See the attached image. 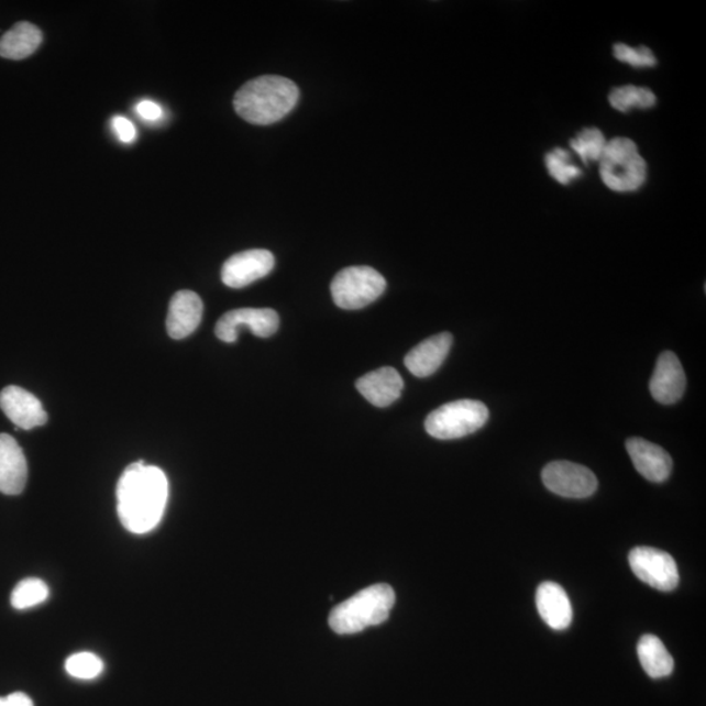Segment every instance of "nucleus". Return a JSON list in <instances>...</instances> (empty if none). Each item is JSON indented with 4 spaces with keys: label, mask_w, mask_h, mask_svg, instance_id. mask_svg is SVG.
I'll return each mask as SVG.
<instances>
[{
    "label": "nucleus",
    "mask_w": 706,
    "mask_h": 706,
    "mask_svg": "<svg viewBox=\"0 0 706 706\" xmlns=\"http://www.w3.org/2000/svg\"><path fill=\"white\" fill-rule=\"evenodd\" d=\"M606 137L597 128H588L571 141V148L584 164L599 162L606 148Z\"/></svg>",
    "instance_id": "nucleus-22"
},
{
    "label": "nucleus",
    "mask_w": 706,
    "mask_h": 706,
    "mask_svg": "<svg viewBox=\"0 0 706 706\" xmlns=\"http://www.w3.org/2000/svg\"><path fill=\"white\" fill-rule=\"evenodd\" d=\"M356 387L372 405L387 407L399 399L405 383L396 369L385 366L358 378Z\"/></svg>",
    "instance_id": "nucleus-17"
},
{
    "label": "nucleus",
    "mask_w": 706,
    "mask_h": 706,
    "mask_svg": "<svg viewBox=\"0 0 706 706\" xmlns=\"http://www.w3.org/2000/svg\"><path fill=\"white\" fill-rule=\"evenodd\" d=\"M65 668L67 674L76 680L91 681L102 674L103 662L99 655L81 652L68 657Z\"/></svg>",
    "instance_id": "nucleus-25"
},
{
    "label": "nucleus",
    "mask_w": 706,
    "mask_h": 706,
    "mask_svg": "<svg viewBox=\"0 0 706 706\" xmlns=\"http://www.w3.org/2000/svg\"><path fill=\"white\" fill-rule=\"evenodd\" d=\"M169 484L162 468L133 463L123 471L117 484V511L123 528L133 534H145L161 523Z\"/></svg>",
    "instance_id": "nucleus-1"
},
{
    "label": "nucleus",
    "mask_w": 706,
    "mask_h": 706,
    "mask_svg": "<svg viewBox=\"0 0 706 706\" xmlns=\"http://www.w3.org/2000/svg\"><path fill=\"white\" fill-rule=\"evenodd\" d=\"M0 408L18 428L30 429L44 426L47 413L40 399L19 386H9L0 393Z\"/></svg>",
    "instance_id": "nucleus-11"
},
{
    "label": "nucleus",
    "mask_w": 706,
    "mask_h": 706,
    "mask_svg": "<svg viewBox=\"0 0 706 706\" xmlns=\"http://www.w3.org/2000/svg\"><path fill=\"white\" fill-rule=\"evenodd\" d=\"M241 327H247L255 337L269 338L279 329V316L274 309L242 308L228 311L217 323L214 334L225 343L238 341Z\"/></svg>",
    "instance_id": "nucleus-9"
},
{
    "label": "nucleus",
    "mask_w": 706,
    "mask_h": 706,
    "mask_svg": "<svg viewBox=\"0 0 706 706\" xmlns=\"http://www.w3.org/2000/svg\"><path fill=\"white\" fill-rule=\"evenodd\" d=\"M27 465L23 449L10 434H0V493L16 496L23 493Z\"/></svg>",
    "instance_id": "nucleus-15"
},
{
    "label": "nucleus",
    "mask_w": 706,
    "mask_h": 706,
    "mask_svg": "<svg viewBox=\"0 0 706 706\" xmlns=\"http://www.w3.org/2000/svg\"><path fill=\"white\" fill-rule=\"evenodd\" d=\"M136 113L140 114L145 121H158L163 117V109L158 103L150 100H144L137 103Z\"/></svg>",
    "instance_id": "nucleus-28"
},
{
    "label": "nucleus",
    "mask_w": 706,
    "mask_h": 706,
    "mask_svg": "<svg viewBox=\"0 0 706 706\" xmlns=\"http://www.w3.org/2000/svg\"><path fill=\"white\" fill-rule=\"evenodd\" d=\"M536 600L538 613L547 626L555 631H563L571 626L573 608L562 586L555 583L539 585Z\"/></svg>",
    "instance_id": "nucleus-18"
},
{
    "label": "nucleus",
    "mask_w": 706,
    "mask_h": 706,
    "mask_svg": "<svg viewBox=\"0 0 706 706\" xmlns=\"http://www.w3.org/2000/svg\"><path fill=\"white\" fill-rule=\"evenodd\" d=\"M629 565L637 578L660 592H673L680 585V571L673 556L652 547H636Z\"/></svg>",
    "instance_id": "nucleus-7"
},
{
    "label": "nucleus",
    "mask_w": 706,
    "mask_h": 706,
    "mask_svg": "<svg viewBox=\"0 0 706 706\" xmlns=\"http://www.w3.org/2000/svg\"><path fill=\"white\" fill-rule=\"evenodd\" d=\"M394 604L396 593L389 585L366 587L331 611L330 627L339 635L362 632L365 628L383 625L389 619Z\"/></svg>",
    "instance_id": "nucleus-3"
},
{
    "label": "nucleus",
    "mask_w": 706,
    "mask_h": 706,
    "mask_svg": "<svg viewBox=\"0 0 706 706\" xmlns=\"http://www.w3.org/2000/svg\"><path fill=\"white\" fill-rule=\"evenodd\" d=\"M386 280L369 266L343 268L331 282L332 300L339 308L357 310L371 306L385 293Z\"/></svg>",
    "instance_id": "nucleus-6"
},
{
    "label": "nucleus",
    "mask_w": 706,
    "mask_h": 706,
    "mask_svg": "<svg viewBox=\"0 0 706 706\" xmlns=\"http://www.w3.org/2000/svg\"><path fill=\"white\" fill-rule=\"evenodd\" d=\"M0 706H34V704L24 692H13L9 696L0 697Z\"/></svg>",
    "instance_id": "nucleus-29"
},
{
    "label": "nucleus",
    "mask_w": 706,
    "mask_h": 706,
    "mask_svg": "<svg viewBox=\"0 0 706 706\" xmlns=\"http://www.w3.org/2000/svg\"><path fill=\"white\" fill-rule=\"evenodd\" d=\"M299 87L283 76H260L242 86L234 96L235 113L249 123L267 126L293 112L299 101Z\"/></svg>",
    "instance_id": "nucleus-2"
},
{
    "label": "nucleus",
    "mask_w": 706,
    "mask_h": 706,
    "mask_svg": "<svg viewBox=\"0 0 706 706\" xmlns=\"http://www.w3.org/2000/svg\"><path fill=\"white\" fill-rule=\"evenodd\" d=\"M489 411L479 400L450 401L428 415L426 431L439 440H455L479 431L487 423Z\"/></svg>",
    "instance_id": "nucleus-5"
},
{
    "label": "nucleus",
    "mask_w": 706,
    "mask_h": 706,
    "mask_svg": "<svg viewBox=\"0 0 706 706\" xmlns=\"http://www.w3.org/2000/svg\"><path fill=\"white\" fill-rule=\"evenodd\" d=\"M43 32L36 25L27 22L18 23L0 38V57L11 60L31 57L43 44Z\"/></svg>",
    "instance_id": "nucleus-19"
},
{
    "label": "nucleus",
    "mask_w": 706,
    "mask_h": 706,
    "mask_svg": "<svg viewBox=\"0 0 706 706\" xmlns=\"http://www.w3.org/2000/svg\"><path fill=\"white\" fill-rule=\"evenodd\" d=\"M685 373L674 352H663L650 379V393L662 405H674L685 391Z\"/></svg>",
    "instance_id": "nucleus-12"
},
{
    "label": "nucleus",
    "mask_w": 706,
    "mask_h": 706,
    "mask_svg": "<svg viewBox=\"0 0 706 706\" xmlns=\"http://www.w3.org/2000/svg\"><path fill=\"white\" fill-rule=\"evenodd\" d=\"M275 258L265 249L241 252L232 255L221 268V280L230 288H244L254 282L265 278L273 272Z\"/></svg>",
    "instance_id": "nucleus-10"
},
{
    "label": "nucleus",
    "mask_w": 706,
    "mask_h": 706,
    "mask_svg": "<svg viewBox=\"0 0 706 706\" xmlns=\"http://www.w3.org/2000/svg\"><path fill=\"white\" fill-rule=\"evenodd\" d=\"M202 317V299L192 290H179L172 297L168 317H166V330L170 338L179 341L198 329Z\"/></svg>",
    "instance_id": "nucleus-13"
},
{
    "label": "nucleus",
    "mask_w": 706,
    "mask_h": 706,
    "mask_svg": "<svg viewBox=\"0 0 706 706\" xmlns=\"http://www.w3.org/2000/svg\"><path fill=\"white\" fill-rule=\"evenodd\" d=\"M545 168L550 176L562 185H570L573 179L583 175V170L572 164L570 152L563 148L552 150L545 155Z\"/></svg>",
    "instance_id": "nucleus-24"
},
{
    "label": "nucleus",
    "mask_w": 706,
    "mask_h": 706,
    "mask_svg": "<svg viewBox=\"0 0 706 706\" xmlns=\"http://www.w3.org/2000/svg\"><path fill=\"white\" fill-rule=\"evenodd\" d=\"M614 57L635 68L657 65L655 55L647 46L632 47L626 44H615Z\"/></svg>",
    "instance_id": "nucleus-26"
},
{
    "label": "nucleus",
    "mask_w": 706,
    "mask_h": 706,
    "mask_svg": "<svg viewBox=\"0 0 706 706\" xmlns=\"http://www.w3.org/2000/svg\"><path fill=\"white\" fill-rule=\"evenodd\" d=\"M48 598V587L43 580L25 578L19 583L11 594V605L16 610H26L44 604Z\"/></svg>",
    "instance_id": "nucleus-23"
},
{
    "label": "nucleus",
    "mask_w": 706,
    "mask_h": 706,
    "mask_svg": "<svg viewBox=\"0 0 706 706\" xmlns=\"http://www.w3.org/2000/svg\"><path fill=\"white\" fill-rule=\"evenodd\" d=\"M602 181L616 192H632L647 181L648 165L639 148L628 137H614L607 142L599 161Z\"/></svg>",
    "instance_id": "nucleus-4"
},
{
    "label": "nucleus",
    "mask_w": 706,
    "mask_h": 706,
    "mask_svg": "<svg viewBox=\"0 0 706 706\" xmlns=\"http://www.w3.org/2000/svg\"><path fill=\"white\" fill-rule=\"evenodd\" d=\"M452 344L453 337L449 332H441L439 335L426 339L408 352L405 358L407 369L420 378L432 376L445 362Z\"/></svg>",
    "instance_id": "nucleus-16"
},
{
    "label": "nucleus",
    "mask_w": 706,
    "mask_h": 706,
    "mask_svg": "<svg viewBox=\"0 0 706 706\" xmlns=\"http://www.w3.org/2000/svg\"><path fill=\"white\" fill-rule=\"evenodd\" d=\"M542 481L551 493L567 498H586L598 488L592 470L567 461L549 463L542 471Z\"/></svg>",
    "instance_id": "nucleus-8"
},
{
    "label": "nucleus",
    "mask_w": 706,
    "mask_h": 706,
    "mask_svg": "<svg viewBox=\"0 0 706 706\" xmlns=\"http://www.w3.org/2000/svg\"><path fill=\"white\" fill-rule=\"evenodd\" d=\"M637 655L646 673L653 680L673 674L674 660L664 643L654 635L642 636L637 643Z\"/></svg>",
    "instance_id": "nucleus-20"
},
{
    "label": "nucleus",
    "mask_w": 706,
    "mask_h": 706,
    "mask_svg": "<svg viewBox=\"0 0 706 706\" xmlns=\"http://www.w3.org/2000/svg\"><path fill=\"white\" fill-rule=\"evenodd\" d=\"M112 126L114 133L123 143L134 142L136 131L134 124L131 123L128 118L121 115L113 117Z\"/></svg>",
    "instance_id": "nucleus-27"
},
{
    "label": "nucleus",
    "mask_w": 706,
    "mask_h": 706,
    "mask_svg": "<svg viewBox=\"0 0 706 706\" xmlns=\"http://www.w3.org/2000/svg\"><path fill=\"white\" fill-rule=\"evenodd\" d=\"M610 106L618 112L627 113L633 108L650 109L655 106L657 97L649 88L625 86L614 88L608 95Z\"/></svg>",
    "instance_id": "nucleus-21"
},
{
    "label": "nucleus",
    "mask_w": 706,
    "mask_h": 706,
    "mask_svg": "<svg viewBox=\"0 0 706 706\" xmlns=\"http://www.w3.org/2000/svg\"><path fill=\"white\" fill-rule=\"evenodd\" d=\"M626 446L635 468L647 481L653 483L668 481L673 470V460L666 450L640 438L629 439Z\"/></svg>",
    "instance_id": "nucleus-14"
}]
</instances>
